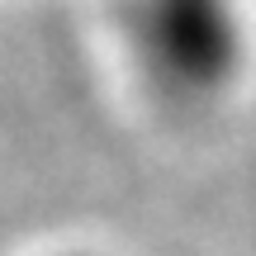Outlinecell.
Wrapping results in <instances>:
<instances>
[{"mask_svg":"<svg viewBox=\"0 0 256 256\" xmlns=\"http://www.w3.org/2000/svg\"><path fill=\"white\" fill-rule=\"evenodd\" d=\"M133 43L176 95H214L242 62L238 0H133Z\"/></svg>","mask_w":256,"mask_h":256,"instance_id":"1","label":"cell"},{"mask_svg":"<svg viewBox=\"0 0 256 256\" xmlns=\"http://www.w3.org/2000/svg\"><path fill=\"white\" fill-rule=\"evenodd\" d=\"M76 256H81V252H76Z\"/></svg>","mask_w":256,"mask_h":256,"instance_id":"2","label":"cell"}]
</instances>
